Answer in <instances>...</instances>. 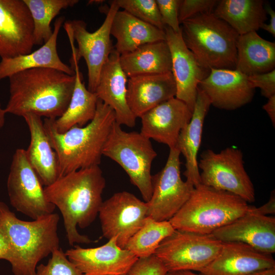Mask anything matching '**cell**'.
I'll return each instance as SVG.
<instances>
[{"mask_svg":"<svg viewBox=\"0 0 275 275\" xmlns=\"http://www.w3.org/2000/svg\"><path fill=\"white\" fill-rule=\"evenodd\" d=\"M102 154L122 167L144 201L148 202L152 193L151 166L157 156L150 140L141 132L125 131L115 122Z\"/></svg>","mask_w":275,"mask_h":275,"instance_id":"cell-7","label":"cell"},{"mask_svg":"<svg viewBox=\"0 0 275 275\" xmlns=\"http://www.w3.org/2000/svg\"><path fill=\"white\" fill-rule=\"evenodd\" d=\"M251 275H275V267L258 271Z\"/></svg>","mask_w":275,"mask_h":275,"instance_id":"cell-44","label":"cell"},{"mask_svg":"<svg viewBox=\"0 0 275 275\" xmlns=\"http://www.w3.org/2000/svg\"><path fill=\"white\" fill-rule=\"evenodd\" d=\"M212 234L222 242H242L264 253L275 252L274 217L259 214L249 209Z\"/></svg>","mask_w":275,"mask_h":275,"instance_id":"cell-19","label":"cell"},{"mask_svg":"<svg viewBox=\"0 0 275 275\" xmlns=\"http://www.w3.org/2000/svg\"><path fill=\"white\" fill-rule=\"evenodd\" d=\"M109 7L102 25L95 32L87 30V24L82 20L69 21L72 31L76 48L77 60H85L87 69L88 89L95 92L101 69L114 49L111 39V28L115 13L120 10L115 0L109 1Z\"/></svg>","mask_w":275,"mask_h":275,"instance_id":"cell-13","label":"cell"},{"mask_svg":"<svg viewBox=\"0 0 275 275\" xmlns=\"http://www.w3.org/2000/svg\"><path fill=\"white\" fill-rule=\"evenodd\" d=\"M116 40L114 48L120 54L133 51L140 46L166 40L164 31L132 16L125 10H118L113 18L111 35Z\"/></svg>","mask_w":275,"mask_h":275,"instance_id":"cell-27","label":"cell"},{"mask_svg":"<svg viewBox=\"0 0 275 275\" xmlns=\"http://www.w3.org/2000/svg\"><path fill=\"white\" fill-rule=\"evenodd\" d=\"M168 270L154 255L138 258L127 273L128 275H166Z\"/></svg>","mask_w":275,"mask_h":275,"instance_id":"cell-36","label":"cell"},{"mask_svg":"<svg viewBox=\"0 0 275 275\" xmlns=\"http://www.w3.org/2000/svg\"><path fill=\"white\" fill-rule=\"evenodd\" d=\"M199 87L211 105L225 110L236 109L250 102L255 89L248 76L235 69H212Z\"/></svg>","mask_w":275,"mask_h":275,"instance_id":"cell-18","label":"cell"},{"mask_svg":"<svg viewBox=\"0 0 275 275\" xmlns=\"http://www.w3.org/2000/svg\"><path fill=\"white\" fill-rule=\"evenodd\" d=\"M31 13L33 25L34 45L44 44L53 30L50 23L63 9L73 7L78 0H23Z\"/></svg>","mask_w":275,"mask_h":275,"instance_id":"cell-31","label":"cell"},{"mask_svg":"<svg viewBox=\"0 0 275 275\" xmlns=\"http://www.w3.org/2000/svg\"><path fill=\"white\" fill-rule=\"evenodd\" d=\"M127 88L128 105L136 118L176 94L172 72L129 77Z\"/></svg>","mask_w":275,"mask_h":275,"instance_id":"cell-22","label":"cell"},{"mask_svg":"<svg viewBox=\"0 0 275 275\" xmlns=\"http://www.w3.org/2000/svg\"><path fill=\"white\" fill-rule=\"evenodd\" d=\"M166 275H202L201 273H196L190 270H179L168 271Z\"/></svg>","mask_w":275,"mask_h":275,"instance_id":"cell-43","label":"cell"},{"mask_svg":"<svg viewBox=\"0 0 275 275\" xmlns=\"http://www.w3.org/2000/svg\"><path fill=\"white\" fill-rule=\"evenodd\" d=\"M65 254L83 275H124L138 259L129 251L119 247L115 237L98 247L75 245Z\"/></svg>","mask_w":275,"mask_h":275,"instance_id":"cell-16","label":"cell"},{"mask_svg":"<svg viewBox=\"0 0 275 275\" xmlns=\"http://www.w3.org/2000/svg\"><path fill=\"white\" fill-rule=\"evenodd\" d=\"M248 79L255 89L258 88L261 94L267 99L275 95V70L270 72L248 76Z\"/></svg>","mask_w":275,"mask_h":275,"instance_id":"cell-38","label":"cell"},{"mask_svg":"<svg viewBox=\"0 0 275 275\" xmlns=\"http://www.w3.org/2000/svg\"><path fill=\"white\" fill-rule=\"evenodd\" d=\"M35 275H83L61 248L54 251L46 264L37 265Z\"/></svg>","mask_w":275,"mask_h":275,"instance_id":"cell-34","label":"cell"},{"mask_svg":"<svg viewBox=\"0 0 275 275\" xmlns=\"http://www.w3.org/2000/svg\"><path fill=\"white\" fill-rule=\"evenodd\" d=\"M222 245L212 234L175 229L160 242L154 255L168 271H199L214 260Z\"/></svg>","mask_w":275,"mask_h":275,"instance_id":"cell-8","label":"cell"},{"mask_svg":"<svg viewBox=\"0 0 275 275\" xmlns=\"http://www.w3.org/2000/svg\"><path fill=\"white\" fill-rule=\"evenodd\" d=\"M124 275H128L127 273H126V274H124Z\"/></svg>","mask_w":275,"mask_h":275,"instance_id":"cell-46","label":"cell"},{"mask_svg":"<svg viewBox=\"0 0 275 275\" xmlns=\"http://www.w3.org/2000/svg\"><path fill=\"white\" fill-rule=\"evenodd\" d=\"M267 14L270 15L269 23H264L261 28L271 34L273 37L275 36V12L268 5L265 6ZM260 28V29H261Z\"/></svg>","mask_w":275,"mask_h":275,"instance_id":"cell-41","label":"cell"},{"mask_svg":"<svg viewBox=\"0 0 275 275\" xmlns=\"http://www.w3.org/2000/svg\"><path fill=\"white\" fill-rule=\"evenodd\" d=\"M34 25L23 0H0V57L28 54L34 45Z\"/></svg>","mask_w":275,"mask_h":275,"instance_id":"cell-14","label":"cell"},{"mask_svg":"<svg viewBox=\"0 0 275 275\" xmlns=\"http://www.w3.org/2000/svg\"><path fill=\"white\" fill-rule=\"evenodd\" d=\"M105 184L101 169L96 166L68 173L45 186L46 199L62 214L69 245L92 242L77 228H87L98 215Z\"/></svg>","mask_w":275,"mask_h":275,"instance_id":"cell-1","label":"cell"},{"mask_svg":"<svg viewBox=\"0 0 275 275\" xmlns=\"http://www.w3.org/2000/svg\"><path fill=\"white\" fill-rule=\"evenodd\" d=\"M249 210L253 212L264 215L269 214H274L275 212V195L274 191H272L269 200L267 202L259 207L250 206Z\"/></svg>","mask_w":275,"mask_h":275,"instance_id":"cell-39","label":"cell"},{"mask_svg":"<svg viewBox=\"0 0 275 275\" xmlns=\"http://www.w3.org/2000/svg\"><path fill=\"white\" fill-rule=\"evenodd\" d=\"M218 2L216 0H180L178 9L180 23L199 14L213 13Z\"/></svg>","mask_w":275,"mask_h":275,"instance_id":"cell-35","label":"cell"},{"mask_svg":"<svg viewBox=\"0 0 275 275\" xmlns=\"http://www.w3.org/2000/svg\"><path fill=\"white\" fill-rule=\"evenodd\" d=\"M64 20V16L56 19L51 36L38 49L28 54L1 59L0 80L18 72L36 68L54 69L73 75V69L62 62L57 51V38Z\"/></svg>","mask_w":275,"mask_h":275,"instance_id":"cell-25","label":"cell"},{"mask_svg":"<svg viewBox=\"0 0 275 275\" xmlns=\"http://www.w3.org/2000/svg\"><path fill=\"white\" fill-rule=\"evenodd\" d=\"M275 267L271 254L260 252L238 242H223L217 256L198 272L202 275H251Z\"/></svg>","mask_w":275,"mask_h":275,"instance_id":"cell-20","label":"cell"},{"mask_svg":"<svg viewBox=\"0 0 275 275\" xmlns=\"http://www.w3.org/2000/svg\"><path fill=\"white\" fill-rule=\"evenodd\" d=\"M120 63L128 78L172 72L171 54L166 40L148 43L120 54Z\"/></svg>","mask_w":275,"mask_h":275,"instance_id":"cell-28","label":"cell"},{"mask_svg":"<svg viewBox=\"0 0 275 275\" xmlns=\"http://www.w3.org/2000/svg\"><path fill=\"white\" fill-rule=\"evenodd\" d=\"M6 114L4 108L2 107L0 101V130L3 128L5 122V115Z\"/></svg>","mask_w":275,"mask_h":275,"instance_id":"cell-45","label":"cell"},{"mask_svg":"<svg viewBox=\"0 0 275 275\" xmlns=\"http://www.w3.org/2000/svg\"><path fill=\"white\" fill-rule=\"evenodd\" d=\"M43 185L28 160L25 149H17L7 183L11 205L33 220L53 213L56 207L46 199Z\"/></svg>","mask_w":275,"mask_h":275,"instance_id":"cell-10","label":"cell"},{"mask_svg":"<svg viewBox=\"0 0 275 275\" xmlns=\"http://www.w3.org/2000/svg\"><path fill=\"white\" fill-rule=\"evenodd\" d=\"M198 168L201 184L230 193L248 203L255 201L254 185L239 149L228 147L219 152L207 149L201 154Z\"/></svg>","mask_w":275,"mask_h":275,"instance_id":"cell-9","label":"cell"},{"mask_svg":"<svg viewBox=\"0 0 275 275\" xmlns=\"http://www.w3.org/2000/svg\"><path fill=\"white\" fill-rule=\"evenodd\" d=\"M263 109L267 113L273 126L275 124V95L268 98L267 102L263 106Z\"/></svg>","mask_w":275,"mask_h":275,"instance_id":"cell-42","label":"cell"},{"mask_svg":"<svg viewBox=\"0 0 275 275\" xmlns=\"http://www.w3.org/2000/svg\"><path fill=\"white\" fill-rule=\"evenodd\" d=\"M165 26L171 28L175 32H181L178 19V9L180 0H155Z\"/></svg>","mask_w":275,"mask_h":275,"instance_id":"cell-37","label":"cell"},{"mask_svg":"<svg viewBox=\"0 0 275 275\" xmlns=\"http://www.w3.org/2000/svg\"><path fill=\"white\" fill-rule=\"evenodd\" d=\"M166 41L172 60V73L176 87L175 97L184 102L193 112L201 81L209 74V70L204 67L186 47L181 36L165 26Z\"/></svg>","mask_w":275,"mask_h":275,"instance_id":"cell-15","label":"cell"},{"mask_svg":"<svg viewBox=\"0 0 275 275\" xmlns=\"http://www.w3.org/2000/svg\"><path fill=\"white\" fill-rule=\"evenodd\" d=\"M120 55L114 48L112 50L101 69L94 93L99 100L114 111L117 123L132 127L136 117L128 105V80L120 65Z\"/></svg>","mask_w":275,"mask_h":275,"instance_id":"cell-21","label":"cell"},{"mask_svg":"<svg viewBox=\"0 0 275 275\" xmlns=\"http://www.w3.org/2000/svg\"><path fill=\"white\" fill-rule=\"evenodd\" d=\"M54 119L44 118L43 125L58 159L60 177L81 169L99 166L104 145L115 122L114 111L98 100L95 115L82 127L59 133Z\"/></svg>","mask_w":275,"mask_h":275,"instance_id":"cell-3","label":"cell"},{"mask_svg":"<svg viewBox=\"0 0 275 275\" xmlns=\"http://www.w3.org/2000/svg\"><path fill=\"white\" fill-rule=\"evenodd\" d=\"M59 220V214L53 212L32 221H23L0 201V228L11 248L10 263L14 275H35L38 263L60 248Z\"/></svg>","mask_w":275,"mask_h":275,"instance_id":"cell-4","label":"cell"},{"mask_svg":"<svg viewBox=\"0 0 275 275\" xmlns=\"http://www.w3.org/2000/svg\"><path fill=\"white\" fill-rule=\"evenodd\" d=\"M235 70L247 75L270 72L275 67V43L257 32L239 35Z\"/></svg>","mask_w":275,"mask_h":275,"instance_id":"cell-29","label":"cell"},{"mask_svg":"<svg viewBox=\"0 0 275 275\" xmlns=\"http://www.w3.org/2000/svg\"><path fill=\"white\" fill-rule=\"evenodd\" d=\"M8 78L6 114L20 117L33 114L49 119L58 118L65 112L75 81L74 74L48 68L21 71Z\"/></svg>","mask_w":275,"mask_h":275,"instance_id":"cell-2","label":"cell"},{"mask_svg":"<svg viewBox=\"0 0 275 275\" xmlns=\"http://www.w3.org/2000/svg\"><path fill=\"white\" fill-rule=\"evenodd\" d=\"M12 258L11 248L9 240L0 228V260L3 259L11 262Z\"/></svg>","mask_w":275,"mask_h":275,"instance_id":"cell-40","label":"cell"},{"mask_svg":"<svg viewBox=\"0 0 275 275\" xmlns=\"http://www.w3.org/2000/svg\"><path fill=\"white\" fill-rule=\"evenodd\" d=\"M122 8L139 19L163 30V24L155 0H115Z\"/></svg>","mask_w":275,"mask_h":275,"instance_id":"cell-33","label":"cell"},{"mask_svg":"<svg viewBox=\"0 0 275 275\" xmlns=\"http://www.w3.org/2000/svg\"><path fill=\"white\" fill-rule=\"evenodd\" d=\"M30 133V142L25 150L28 160L45 186L59 177L57 155L45 132L41 117L33 114L22 116Z\"/></svg>","mask_w":275,"mask_h":275,"instance_id":"cell-24","label":"cell"},{"mask_svg":"<svg viewBox=\"0 0 275 275\" xmlns=\"http://www.w3.org/2000/svg\"><path fill=\"white\" fill-rule=\"evenodd\" d=\"M213 13L239 35L256 32L267 19L262 0L218 1Z\"/></svg>","mask_w":275,"mask_h":275,"instance_id":"cell-30","label":"cell"},{"mask_svg":"<svg viewBox=\"0 0 275 275\" xmlns=\"http://www.w3.org/2000/svg\"><path fill=\"white\" fill-rule=\"evenodd\" d=\"M175 230L169 221H157L147 216L124 249L138 258L149 257L154 254L160 242Z\"/></svg>","mask_w":275,"mask_h":275,"instance_id":"cell-32","label":"cell"},{"mask_svg":"<svg viewBox=\"0 0 275 275\" xmlns=\"http://www.w3.org/2000/svg\"><path fill=\"white\" fill-rule=\"evenodd\" d=\"M193 112L182 101L174 97L141 117V133L147 138L174 148L181 130L190 121Z\"/></svg>","mask_w":275,"mask_h":275,"instance_id":"cell-17","label":"cell"},{"mask_svg":"<svg viewBox=\"0 0 275 275\" xmlns=\"http://www.w3.org/2000/svg\"><path fill=\"white\" fill-rule=\"evenodd\" d=\"M180 25L186 47L205 68L235 70L239 35L213 13L199 14Z\"/></svg>","mask_w":275,"mask_h":275,"instance_id":"cell-6","label":"cell"},{"mask_svg":"<svg viewBox=\"0 0 275 275\" xmlns=\"http://www.w3.org/2000/svg\"><path fill=\"white\" fill-rule=\"evenodd\" d=\"M211 105L208 97L198 87L191 118L180 132L175 146L185 159L183 174L186 180L195 187L201 184L198 153L201 146L204 120Z\"/></svg>","mask_w":275,"mask_h":275,"instance_id":"cell-23","label":"cell"},{"mask_svg":"<svg viewBox=\"0 0 275 275\" xmlns=\"http://www.w3.org/2000/svg\"><path fill=\"white\" fill-rule=\"evenodd\" d=\"M180 152L170 149L164 167L152 175V193L146 202L147 216L157 221H169L191 196L195 186L181 177Z\"/></svg>","mask_w":275,"mask_h":275,"instance_id":"cell-11","label":"cell"},{"mask_svg":"<svg viewBox=\"0 0 275 275\" xmlns=\"http://www.w3.org/2000/svg\"><path fill=\"white\" fill-rule=\"evenodd\" d=\"M70 44L72 50L70 67L74 71L75 81L66 110L54 119V126L59 133H64L74 126L82 127L89 123L95 115L98 100L96 94L86 87L76 58V47L74 43Z\"/></svg>","mask_w":275,"mask_h":275,"instance_id":"cell-26","label":"cell"},{"mask_svg":"<svg viewBox=\"0 0 275 275\" xmlns=\"http://www.w3.org/2000/svg\"><path fill=\"white\" fill-rule=\"evenodd\" d=\"M98 216L103 236L108 239L116 237L118 245L124 249L143 225L147 205L133 194L120 191L103 201Z\"/></svg>","mask_w":275,"mask_h":275,"instance_id":"cell-12","label":"cell"},{"mask_svg":"<svg viewBox=\"0 0 275 275\" xmlns=\"http://www.w3.org/2000/svg\"><path fill=\"white\" fill-rule=\"evenodd\" d=\"M249 207L237 196L200 184L169 221L176 230L210 234L244 214Z\"/></svg>","mask_w":275,"mask_h":275,"instance_id":"cell-5","label":"cell"}]
</instances>
